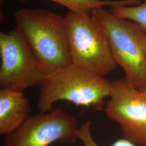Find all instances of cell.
I'll return each mask as SVG.
<instances>
[{
  "label": "cell",
  "instance_id": "1",
  "mask_svg": "<svg viewBox=\"0 0 146 146\" xmlns=\"http://www.w3.org/2000/svg\"><path fill=\"white\" fill-rule=\"evenodd\" d=\"M14 18L16 29L46 76L72 64L64 17L44 9L22 8Z\"/></svg>",
  "mask_w": 146,
  "mask_h": 146
},
{
  "label": "cell",
  "instance_id": "2",
  "mask_svg": "<svg viewBox=\"0 0 146 146\" xmlns=\"http://www.w3.org/2000/svg\"><path fill=\"white\" fill-rule=\"evenodd\" d=\"M40 86L37 108L40 112L50 111L59 101L100 111L105 99L110 97L111 82L71 64L48 75Z\"/></svg>",
  "mask_w": 146,
  "mask_h": 146
},
{
  "label": "cell",
  "instance_id": "3",
  "mask_svg": "<svg viewBox=\"0 0 146 146\" xmlns=\"http://www.w3.org/2000/svg\"><path fill=\"white\" fill-rule=\"evenodd\" d=\"M108 37L113 58L136 88L146 86V34L134 22L122 19L101 7L92 12Z\"/></svg>",
  "mask_w": 146,
  "mask_h": 146
},
{
  "label": "cell",
  "instance_id": "4",
  "mask_svg": "<svg viewBox=\"0 0 146 146\" xmlns=\"http://www.w3.org/2000/svg\"><path fill=\"white\" fill-rule=\"evenodd\" d=\"M72 64L104 77L117 68L104 30L93 16H64Z\"/></svg>",
  "mask_w": 146,
  "mask_h": 146
},
{
  "label": "cell",
  "instance_id": "5",
  "mask_svg": "<svg viewBox=\"0 0 146 146\" xmlns=\"http://www.w3.org/2000/svg\"><path fill=\"white\" fill-rule=\"evenodd\" d=\"M76 117L61 108L31 115L16 130L5 136V146H49L78 140Z\"/></svg>",
  "mask_w": 146,
  "mask_h": 146
},
{
  "label": "cell",
  "instance_id": "6",
  "mask_svg": "<svg viewBox=\"0 0 146 146\" xmlns=\"http://www.w3.org/2000/svg\"><path fill=\"white\" fill-rule=\"evenodd\" d=\"M0 89L24 92L47 77L16 29L0 32Z\"/></svg>",
  "mask_w": 146,
  "mask_h": 146
},
{
  "label": "cell",
  "instance_id": "7",
  "mask_svg": "<svg viewBox=\"0 0 146 146\" xmlns=\"http://www.w3.org/2000/svg\"><path fill=\"white\" fill-rule=\"evenodd\" d=\"M106 114L120 125L123 137L146 146V96L125 80L111 82Z\"/></svg>",
  "mask_w": 146,
  "mask_h": 146
},
{
  "label": "cell",
  "instance_id": "8",
  "mask_svg": "<svg viewBox=\"0 0 146 146\" xmlns=\"http://www.w3.org/2000/svg\"><path fill=\"white\" fill-rule=\"evenodd\" d=\"M31 104L24 92L0 89V134L16 130L31 116Z\"/></svg>",
  "mask_w": 146,
  "mask_h": 146
},
{
  "label": "cell",
  "instance_id": "9",
  "mask_svg": "<svg viewBox=\"0 0 146 146\" xmlns=\"http://www.w3.org/2000/svg\"><path fill=\"white\" fill-rule=\"evenodd\" d=\"M27 1L28 0H20ZM63 5L69 11L81 15H91L93 10L99 8L119 6H134L140 5V0H49Z\"/></svg>",
  "mask_w": 146,
  "mask_h": 146
},
{
  "label": "cell",
  "instance_id": "10",
  "mask_svg": "<svg viewBox=\"0 0 146 146\" xmlns=\"http://www.w3.org/2000/svg\"><path fill=\"white\" fill-rule=\"evenodd\" d=\"M111 13L122 19L136 23L146 34V1L134 6H119L112 8Z\"/></svg>",
  "mask_w": 146,
  "mask_h": 146
},
{
  "label": "cell",
  "instance_id": "11",
  "mask_svg": "<svg viewBox=\"0 0 146 146\" xmlns=\"http://www.w3.org/2000/svg\"><path fill=\"white\" fill-rule=\"evenodd\" d=\"M91 121H87L80 126L78 131V140L82 141L84 146H100L94 141L91 134ZM110 146H140L125 138L115 141Z\"/></svg>",
  "mask_w": 146,
  "mask_h": 146
},
{
  "label": "cell",
  "instance_id": "12",
  "mask_svg": "<svg viewBox=\"0 0 146 146\" xmlns=\"http://www.w3.org/2000/svg\"><path fill=\"white\" fill-rule=\"evenodd\" d=\"M140 90H141L143 94H145L146 96V86L145 87H143V88H142Z\"/></svg>",
  "mask_w": 146,
  "mask_h": 146
},
{
  "label": "cell",
  "instance_id": "13",
  "mask_svg": "<svg viewBox=\"0 0 146 146\" xmlns=\"http://www.w3.org/2000/svg\"><path fill=\"white\" fill-rule=\"evenodd\" d=\"M145 1H146V0H145Z\"/></svg>",
  "mask_w": 146,
  "mask_h": 146
}]
</instances>
